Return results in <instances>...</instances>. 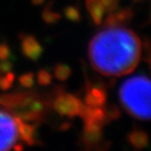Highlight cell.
<instances>
[{
	"label": "cell",
	"instance_id": "4fadbf2b",
	"mask_svg": "<svg viewBox=\"0 0 151 151\" xmlns=\"http://www.w3.org/2000/svg\"><path fill=\"white\" fill-rule=\"evenodd\" d=\"M51 4H52V3H48L41 14L42 20H43L47 25H54V24H56L57 22H59L60 19H61L60 13L53 11L52 9H51Z\"/></svg>",
	"mask_w": 151,
	"mask_h": 151
},
{
	"label": "cell",
	"instance_id": "52a82bcc",
	"mask_svg": "<svg viewBox=\"0 0 151 151\" xmlns=\"http://www.w3.org/2000/svg\"><path fill=\"white\" fill-rule=\"evenodd\" d=\"M21 38V50L24 56L32 61H37L43 53V48L39 41L32 35H22Z\"/></svg>",
	"mask_w": 151,
	"mask_h": 151
},
{
	"label": "cell",
	"instance_id": "8fae6325",
	"mask_svg": "<svg viewBox=\"0 0 151 151\" xmlns=\"http://www.w3.org/2000/svg\"><path fill=\"white\" fill-rule=\"evenodd\" d=\"M86 6L96 26H100L106 13L105 0H86Z\"/></svg>",
	"mask_w": 151,
	"mask_h": 151
},
{
	"label": "cell",
	"instance_id": "ffe728a7",
	"mask_svg": "<svg viewBox=\"0 0 151 151\" xmlns=\"http://www.w3.org/2000/svg\"><path fill=\"white\" fill-rule=\"evenodd\" d=\"M12 56V51L10 46L5 42H0V61L10 59Z\"/></svg>",
	"mask_w": 151,
	"mask_h": 151
},
{
	"label": "cell",
	"instance_id": "5b68a950",
	"mask_svg": "<svg viewBox=\"0 0 151 151\" xmlns=\"http://www.w3.org/2000/svg\"><path fill=\"white\" fill-rule=\"evenodd\" d=\"M53 100V108L60 116L73 118L80 116L83 103L81 98L69 93L57 92Z\"/></svg>",
	"mask_w": 151,
	"mask_h": 151
},
{
	"label": "cell",
	"instance_id": "7402d4cb",
	"mask_svg": "<svg viewBox=\"0 0 151 151\" xmlns=\"http://www.w3.org/2000/svg\"><path fill=\"white\" fill-rule=\"evenodd\" d=\"M120 0H105V7H106V12L110 13L118 8Z\"/></svg>",
	"mask_w": 151,
	"mask_h": 151
},
{
	"label": "cell",
	"instance_id": "603a6c76",
	"mask_svg": "<svg viewBox=\"0 0 151 151\" xmlns=\"http://www.w3.org/2000/svg\"><path fill=\"white\" fill-rule=\"evenodd\" d=\"M32 3L35 6H38V5H41V4H43V2H44V0H31Z\"/></svg>",
	"mask_w": 151,
	"mask_h": 151
},
{
	"label": "cell",
	"instance_id": "7a4b0ae2",
	"mask_svg": "<svg viewBox=\"0 0 151 151\" xmlns=\"http://www.w3.org/2000/svg\"><path fill=\"white\" fill-rule=\"evenodd\" d=\"M150 80L144 75L128 78L120 87L121 103L127 112L135 119H150Z\"/></svg>",
	"mask_w": 151,
	"mask_h": 151
},
{
	"label": "cell",
	"instance_id": "8992f818",
	"mask_svg": "<svg viewBox=\"0 0 151 151\" xmlns=\"http://www.w3.org/2000/svg\"><path fill=\"white\" fill-rule=\"evenodd\" d=\"M84 127L81 142L87 150L96 149L103 142V124L94 121H83Z\"/></svg>",
	"mask_w": 151,
	"mask_h": 151
},
{
	"label": "cell",
	"instance_id": "e0dca14e",
	"mask_svg": "<svg viewBox=\"0 0 151 151\" xmlns=\"http://www.w3.org/2000/svg\"><path fill=\"white\" fill-rule=\"evenodd\" d=\"M104 109V116H105V124L111 122V121L119 119V117L121 116V112L116 105H108Z\"/></svg>",
	"mask_w": 151,
	"mask_h": 151
},
{
	"label": "cell",
	"instance_id": "6da1fadb",
	"mask_svg": "<svg viewBox=\"0 0 151 151\" xmlns=\"http://www.w3.org/2000/svg\"><path fill=\"white\" fill-rule=\"evenodd\" d=\"M92 68L106 77H122L137 68L141 42L134 32L121 26L106 27L95 35L88 46Z\"/></svg>",
	"mask_w": 151,
	"mask_h": 151
},
{
	"label": "cell",
	"instance_id": "2e32d148",
	"mask_svg": "<svg viewBox=\"0 0 151 151\" xmlns=\"http://www.w3.org/2000/svg\"><path fill=\"white\" fill-rule=\"evenodd\" d=\"M64 14L65 17L73 23H78L81 20V11L77 6H68L64 9Z\"/></svg>",
	"mask_w": 151,
	"mask_h": 151
},
{
	"label": "cell",
	"instance_id": "5bb4252c",
	"mask_svg": "<svg viewBox=\"0 0 151 151\" xmlns=\"http://www.w3.org/2000/svg\"><path fill=\"white\" fill-rule=\"evenodd\" d=\"M72 75V69L68 65L59 63L54 67V77L60 81H67Z\"/></svg>",
	"mask_w": 151,
	"mask_h": 151
},
{
	"label": "cell",
	"instance_id": "30bf717a",
	"mask_svg": "<svg viewBox=\"0 0 151 151\" xmlns=\"http://www.w3.org/2000/svg\"><path fill=\"white\" fill-rule=\"evenodd\" d=\"M134 17V11L131 8L116 9L110 12L108 17L104 22L105 27H114V26H123L129 23Z\"/></svg>",
	"mask_w": 151,
	"mask_h": 151
},
{
	"label": "cell",
	"instance_id": "ba28073f",
	"mask_svg": "<svg viewBox=\"0 0 151 151\" xmlns=\"http://www.w3.org/2000/svg\"><path fill=\"white\" fill-rule=\"evenodd\" d=\"M107 99V93L104 87L91 86L88 83L86 90L84 103L90 107H103Z\"/></svg>",
	"mask_w": 151,
	"mask_h": 151
},
{
	"label": "cell",
	"instance_id": "44dd1931",
	"mask_svg": "<svg viewBox=\"0 0 151 151\" xmlns=\"http://www.w3.org/2000/svg\"><path fill=\"white\" fill-rule=\"evenodd\" d=\"M13 68V63L9 60H3L0 61V74H5L7 72L11 71Z\"/></svg>",
	"mask_w": 151,
	"mask_h": 151
},
{
	"label": "cell",
	"instance_id": "3957f363",
	"mask_svg": "<svg viewBox=\"0 0 151 151\" xmlns=\"http://www.w3.org/2000/svg\"><path fill=\"white\" fill-rule=\"evenodd\" d=\"M0 105L10 114L25 122L37 124L44 118L46 103L32 91H17L0 95Z\"/></svg>",
	"mask_w": 151,
	"mask_h": 151
},
{
	"label": "cell",
	"instance_id": "9a60e30c",
	"mask_svg": "<svg viewBox=\"0 0 151 151\" xmlns=\"http://www.w3.org/2000/svg\"><path fill=\"white\" fill-rule=\"evenodd\" d=\"M15 81V75L11 71L5 74H0V89L1 90H9L12 87Z\"/></svg>",
	"mask_w": 151,
	"mask_h": 151
},
{
	"label": "cell",
	"instance_id": "cb8c5ba5",
	"mask_svg": "<svg viewBox=\"0 0 151 151\" xmlns=\"http://www.w3.org/2000/svg\"></svg>",
	"mask_w": 151,
	"mask_h": 151
},
{
	"label": "cell",
	"instance_id": "9c48e42d",
	"mask_svg": "<svg viewBox=\"0 0 151 151\" xmlns=\"http://www.w3.org/2000/svg\"><path fill=\"white\" fill-rule=\"evenodd\" d=\"M16 122L18 126V134L24 142H26L29 146L38 143L37 124L34 125V123L25 122V121H22L18 118H16Z\"/></svg>",
	"mask_w": 151,
	"mask_h": 151
},
{
	"label": "cell",
	"instance_id": "ac0fdd59",
	"mask_svg": "<svg viewBox=\"0 0 151 151\" xmlns=\"http://www.w3.org/2000/svg\"><path fill=\"white\" fill-rule=\"evenodd\" d=\"M19 83L24 88H32L35 86V74L29 72L22 75L19 78Z\"/></svg>",
	"mask_w": 151,
	"mask_h": 151
},
{
	"label": "cell",
	"instance_id": "277c9868",
	"mask_svg": "<svg viewBox=\"0 0 151 151\" xmlns=\"http://www.w3.org/2000/svg\"><path fill=\"white\" fill-rule=\"evenodd\" d=\"M19 138L16 118L0 110V151L11 149Z\"/></svg>",
	"mask_w": 151,
	"mask_h": 151
},
{
	"label": "cell",
	"instance_id": "d6986e66",
	"mask_svg": "<svg viewBox=\"0 0 151 151\" xmlns=\"http://www.w3.org/2000/svg\"><path fill=\"white\" fill-rule=\"evenodd\" d=\"M51 81H52V77H51V73L48 70H45V69H41V70L38 71L37 73V83L40 84V86H47L51 83Z\"/></svg>",
	"mask_w": 151,
	"mask_h": 151
},
{
	"label": "cell",
	"instance_id": "7c38bea8",
	"mask_svg": "<svg viewBox=\"0 0 151 151\" xmlns=\"http://www.w3.org/2000/svg\"><path fill=\"white\" fill-rule=\"evenodd\" d=\"M127 138H128L129 143L137 149L146 148L149 144L148 134L140 129H134L131 132H129Z\"/></svg>",
	"mask_w": 151,
	"mask_h": 151
}]
</instances>
